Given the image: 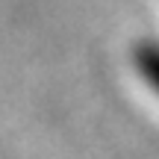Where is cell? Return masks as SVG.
Wrapping results in <instances>:
<instances>
[{
	"label": "cell",
	"mask_w": 159,
	"mask_h": 159,
	"mask_svg": "<svg viewBox=\"0 0 159 159\" xmlns=\"http://www.w3.org/2000/svg\"><path fill=\"white\" fill-rule=\"evenodd\" d=\"M133 65H136L139 77L156 91L159 97V41H139L133 50Z\"/></svg>",
	"instance_id": "1"
}]
</instances>
